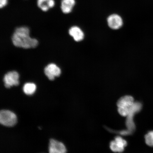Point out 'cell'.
I'll list each match as a JSON object with an SVG mask.
<instances>
[{
	"label": "cell",
	"instance_id": "10",
	"mask_svg": "<svg viewBox=\"0 0 153 153\" xmlns=\"http://www.w3.org/2000/svg\"><path fill=\"white\" fill-rule=\"evenodd\" d=\"M37 5L42 11L47 12L54 7L55 1L54 0H37Z\"/></svg>",
	"mask_w": 153,
	"mask_h": 153
},
{
	"label": "cell",
	"instance_id": "14",
	"mask_svg": "<svg viewBox=\"0 0 153 153\" xmlns=\"http://www.w3.org/2000/svg\"><path fill=\"white\" fill-rule=\"evenodd\" d=\"M110 147L111 150L114 152L121 153L124 150V148H120L118 146L115 141H113L111 142Z\"/></svg>",
	"mask_w": 153,
	"mask_h": 153
},
{
	"label": "cell",
	"instance_id": "15",
	"mask_svg": "<svg viewBox=\"0 0 153 153\" xmlns=\"http://www.w3.org/2000/svg\"><path fill=\"white\" fill-rule=\"evenodd\" d=\"M114 141H115L117 144L120 148L124 149L127 145V141L120 137H116Z\"/></svg>",
	"mask_w": 153,
	"mask_h": 153
},
{
	"label": "cell",
	"instance_id": "6",
	"mask_svg": "<svg viewBox=\"0 0 153 153\" xmlns=\"http://www.w3.org/2000/svg\"><path fill=\"white\" fill-rule=\"evenodd\" d=\"M49 153H66V147L60 141L53 139H51L49 145Z\"/></svg>",
	"mask_w": 153,
	"mask_h": 153
},
{
	"label": "cell",
	"instance_id": "1",
	"mask_svg": "<svg viewBox=\"0 0 153 153\" xmlns=\"http://www.w3.org/2000/svg\"><path fill=\"white\" fill-rule=\"evenodd\" d=\"M30 30L27 27L17 28L12 36V41L15 47L25 49L34 48L38 45L37 40L30 36Z\"/></svg>",
	"mask_w": 153,
	"mask_h": 153
},
{
	"label": "cell",
	"instance_id": "4",
	"mask_svg": "<svg viewBox=\"0 0 153 153\" xmlns=\"http://www.w3.org/2000/svg\"><path fill=\"white\" fill-rule=\"evenodd\" d=\"M19 74L16 71L7 72L3 78L5 87L9 88L13 86H18L19 83Z\"/></svg>",
	"mask_w": 153,
	"mask_h": 153
},
{
	"label": "cell",
	"instance_id": "5",
	"mask_svg": "<svg viewBox=\"0 0 153 153\" xmlns=\"http://www.w3.org/2000/svg\"><path fill=\"white\" fill-rule=\"evenodd\" d=\"M45 75L51 81L54 80L55 77H58L61 74L60 68L54 64H51L45 67L44 69Z\"/></svg>",
	"mask_w": 153,
	"mask_h": 153
},
{
	"label": "cell",
	"instance_id": "8",
	"mask_svg": "<svg viewBox=\"0 0 153 153\" xmlns=\"http://www.w3.org/2000/svg\"><path fill=\"white\" fill-rule=\"evenodd\" d=\"M75 0H62L61 2V9L65 14H69L72 12L75 5Z\"/></svg>",
	"mask_w": 153,
	"mask_h": 153
},
{
	"label": "cell",
	"instance_id": "13",
	"mask_svg": "<svg viewBox=\"0 0 153 153\" xmlns=\"http://www.w3.org/2000/svg\"><path fill=\"white\" fill-rule=\"evenodd\" d=\"M145 142L148 146L153 147V131H149L145 137Z\"/></svg>",
	"mask_w": 153,
	"mask_h": 153
},
{
	"label": "cell",
	"instance_id": "2",
	"mask_svg": "<svg viewBox=\"0 0 153 153\" xmlns=\"http://www.w3.org/2000/svg\"><path fill=\"white\" fill-rule=\"evenodd\" d=\"M142 108V104L138 102H134L133 104L129 108V113L126 120V125L128 129L131 132L134 131L135 128L133 117L135 114L140 111Z\"/></svg>",
	"mask_w": 153,
	"mask_h": 153
},
{
	"label": "cell",
	"instance_id": "9",
	"mask_svg": "<svg viewBox=\"0 0 153 153\" xmlns=\"http://www.w3.org/2000/svg\"><path fill=\"white\" fill-rule=\"evenodd\" d=\"M69 33L76 42L82 41L84 37L83 32L77 26H74L71 28L69 30Z\"/></svg>",
	"mask_w": 153,
	"mask_h": 153
},
{
	"label": "cell",
	"instance_id": "12",
	"mask_svg": "<svg viewBox=\"0 0 153 153\" xmlns=\"http://www.w3.org/2000/svg\"><path fill=\"white\" fill-rule=\"evenodd\" d=\"M36 89V86L33 83H27L25 84L23 88L24 93L27 95L33 94Z\"/></svg>",
	"mask_w": 153,
	"mask_h": 153
},
{
	"label": "cell",
	"instance_id": "11",
	"mask_svg": "<svg viewBox=\"0 0 153 153\" xmlns=\"http://www.w3.org/2000/svg\"><path fill=\"white\" fill-rule=\"evenodd\" d=\"M134 102L133 97L131 96L127 95L122 97L117 101L118 108H129Z\"/></svg>",
	"mask_w": 153,
	"mask_h": 153
},
{
	"label": "cell",
	"instance_id": "3",
	"mask_svg": "<svg viewBox=\"0 0 153 153\" xmlns=\"http://www.w3.org/2000/svg\"><path fill=\"white\" fill-rule=\"evenodd\" d=\"M17 118L16 115L11 111L1 110L0 112V123L6 127H11L16 124Z\"/></svg>",
	"mask_w": 153,
	"mask_h": 153
},
{
	"label": "cell",
	"instance_id": "17",
	"mask_svg": "<svg viewBox=\"0 0 153 153\" xmlns=\"http://www.w3.org/2000/svg\"><path fill=\"white\" fill-rule=\"evenodd\" d=\"M8 2L7 0H0V7L3 8L7 5Z\"/></svg>",
	"mask_w": 153,
	"mask_h": 153
},
{
	"label": "cell",
	"instance_id": "7",
	"mask_svg": "<svg viewBox=\"0 0 153 153\" xmlns=\"http://www.w3.org/2000/svg\"><path fill=\"white\" fill-rule=\"evenodd\" d=\"M108 22L109 26L114 30L119 29L123 24V20L121 17L117 14H114L110 15L108 18Z\"/></svg>",
	"mask_w": 153,
	"mask_h": 153
},
{
	"label": "cell",
	"instance_id": "16",
	"mask_svg": "<svg viewBox=\"0 0 153 153\" xmlns=\"http://www.w3.org/2000/svg\"><path fill=\"white\" fill-rule=\"evenodd\" d=\"M129 108H118V112L120 115L127 117L129 113Z\"/></svg>",
	"mask_w": 153,
	"mask_h": 153
}]
</instances>
